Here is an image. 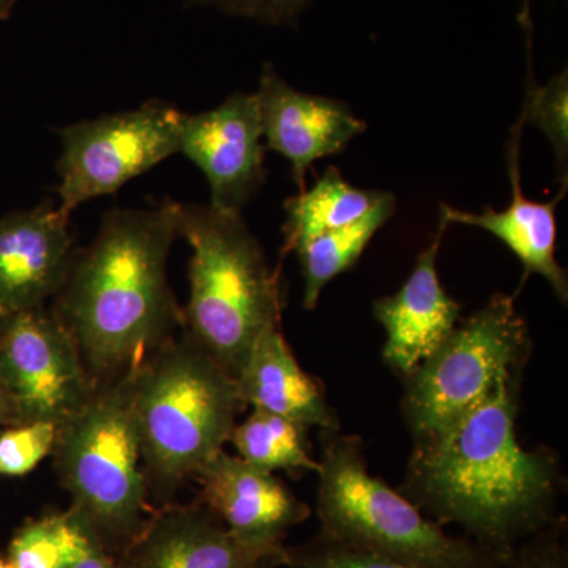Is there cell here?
Returning <instances> with one entry per match:
<instances>
[{
    "label": "cell",
    "instance_id": "cell-20",
    "mask_svg": "<svg viewBox=\"0 0 568 568\" xmlns=\"http://www.w3.org/2000/svg\"><path fill=\"white\" fill-rule=\"evenodd\" d=\"M237 457L257 469L293 476L317 473V458L308 439V429L287 418L253 409L252 416L234 426L230 437Z\"/></svg>",
    "mask_w": 568,
    "mask_h": 568
},
{
    "label": "cell",
    "instance_id": "cell-6",
    "mask_svg": "<svg viewBox=\"0 0 568 568\" xmlns=\"http://www.w3.org/2000/svg\"><path fill=\"white\" fill-rule=\"evenodd\" d=\"M316 514L324 536L407 568H495L504 555L425 517L368 473L361 437L321 432Z\"/></svg>",
    "mask_w": 568,
    "mask_h": 568
},
{
    "label": "cell",
    "instance_id": "cell-2",
    "mask_svg": "<svg viewBox=\"0 0 568 568\" xmlns=\"http://www.w3.org/2000/svg\"><path fill=\"white\" fill-rule=\"evenodd\" d=\"M179 205L108 212L92 244L71 257L51 308L97 383L140 365L183 328L168 278Z\"/></svg>",
    "mask_w": 568,
    "mask_h": 568
},
{
    "label": "cell",
    "instance_id": "cell-15",
    "mask_svg": "<svg viewBox=\"0 0 568 568\" xmlns=\"http://www.w3.org/2000/svg\"><path fill=\"white\" fill-rule=\"evenodd\" d=\"M447 227L439 220V230L418 256L406 283L394 295L373 304V316L387 336L384 362L402 377L435 353L462 321V306L446 293L437 274V254Z\"/></svg>",
    "mask_w": 568,
    "mask_h": 568
},
{
    "label": "cell",
    "instance_id": "cell-13",
    "mask_svg": "<svg viewBox=\"0 0 568 568\" xmlns=\"http://www.w3.org/2000/svg\"><path fill=\"white\" fill-rule=\"evenodd\" d=\"M194 480L203 500L235 537L257 547L284 545L290 529L302 525L312 508L267 470L222 450Z\"/></svg>",
    "mask_w": 568,
    "mask_h": 568
},
{
    "label": "cell",
    "instance_id": "cell-11",
    "mask_svg": "<svg viewBox=\"0 0 568 568\" xmlns=\"http://www.w3.org/2000/svg\"><path fill=\"white\" fill-rule=\"evenodd\" d=\"M256 99L265 144L291 163L301 192L313 163L342 153L368 126L345 102L295 91L271 63L261 71Z\"/></svg>",
    "mask_w": 568,
    "mask_h": 568
},
{
    "label": "cell",
    "instance_id": "cell-18",
    "mask_svg": "<svg viewBox=\"0 0 568 568\" xmlns=\"http://www.w3.org/2000/svg\"><path fill=\"white\" fill-rule=\"evenodd\" d=\"M388 194L351 185L338 168H327L312 189L302 190L284 203V250L293 252L294 246L316 235L358 222Z\"/></svg>",
    "mask_w": 568,
    "mask_h": 568
},
{
    "label": "cell",
    "instance_id": "cell-5",
    "mask_svg": "<svg viewBox=\"0 0 568 568\" xmlns=\"http://www.w3.org/2000/svg\"><path fill=\"white\" fill-rule=\"evenodd\" d=\"M51 455L71 514L121 558L156 508L142 467L132 368L97 384L80 413L59 428Z\"/></svg>",
    "mask_w": 568,
    "mask_h": 568
},
{
    "label": "cell",
    "instance_id": "cell-10",
    "mask_svg": "<svg viewBox=\"0 0 568 568\" xmlns=\"http://www.w3.org/2000/svg\"><path fill=\"white\" fill-rule=\"evenodd\" d=\"M263 123L256 93H234L200 114L183 112L179 152L211 186V207L239 213L265 181Z\"/></svg>",
    "mask_w": 568,
    "mask_h": 568
},
{
    "label": "cell",
    "instance_id": "cell-26",
    "mask_svg": "<svg viewBox=\"0 0 568 568\" xmlns=\"http://www.w3.org/2000/svg\"><path fill=\"white\" fill-rule=\"evenodd\" d=\"M192 6L213 7L271 26H294L308 9L310 0H189Z\"/></svg>",
    "mask_w": 568,
    "mask_h": 568
},
{
    "label": "cell",
    "instance_id": "cell-19",
    "mask_svg": "<svg viewBox=\"0 0 568 568\" xmlns=\"http://www.w3.org/2000/svg\"><path fill=\"white\" fill-rule=\"evenodd\" d=\"M396 197L388 194L368 215L349 226L316 235L294 246L304 275V306L315 310L332 280L353 268L377 231L395 215Z\"/></svg>",
    "mask_w": 568,
    "mask_h": 568
},
{
    "label": "cell",
    "instance_id": "cell-9",
    "mask_svg": "<svg viewBox=\"0 0 568 568\" xmlns=\"http://www.w3.org/2000/svg\"><path fill=\"white\" fill-rule=\"evenodd\" d=\"M0 381L21 424L50 422L58 428L80 413L99 384L73 335L47 305L3 321Z\"/></svg>",
    "mask_w": 568,
    "mask_h": 568
},
{
    "label": "cell",
    "instance_id": "cell-27",
    "mask_svg": "<svg viewBox=\"0 0 568 568\" xmlns=\"http://www.w3.org/2000/svg\"><path fill=\"white\" fill-rule=\"evenodd\" d=\"M84 526V525H82ZM67 568H122L119 559L110 555L103 545L93 537L91 530L84 526V537L77 556L71 559Z\"/></svg>",
    "mask_w": 568,
    "mask_h": 568
},
{
    "label": "cell",
    "instance_id": "cell-14",
    "mask_svg": "<svg viewBox=\"0 0 568 568\" xmlns=\"http://www.w3.org/2000/svg\"><path fill=\"white\" fill-rule=\"evenodd\" d=\"M284 547L245 544L197 499L156 507L119 564L122 568H250Z\"/></svg>",
    "mask_w": 568,
    "mask_h": 568
},
{
    "label": "cell",
    "instance_id": "cell-24",
    "mask_svg": "<svg viewBox=\"0 0 568 568\" xmlns=\"http://www.w3.org/2000/svg\"><path fill=\"white\" fill-rule=\"evenodd\" d=\"M287 568H407L339 544L323 532L305 544L286 547Z\"/></svg>",
    "mask_w": 568,
    "mask_h": 568
},
{
    "label": "cell",
    "instance_id": "cell-8",
    "mask_svg": "<svg viewBox=\"0 0 568 568\" xmlns=\"http://www.w3.org/2000/svg\"><path fill=\"white\" fill-rule=\"evenodd\" d=\"M183 112L152 102L59 130L58 207L69 216L93 197L119 192L126 182L179 152Z\"/></svg>",
    "mask_w": 568,
    "mask_h": 568
},
{
    "label": "cell",
    "instance_id": "cell-29",
    "mask_svg": "<svg viewBox=\"0 0 568 568\" xmlns=\"http://www.w3.org/2000/svg\"><path fill=\"white\" fill-rule=\"evenodd\" d=\"M284 566H286V547L282 551L274 552V555L265 556L264 559L250 568H278Z\"/></svg>",
    "mask_w": 568,
    "mask_h": 568
},
{
    "label": "cell",
    "instance_id": "cell-7",
    "mask_svg": "<svg viewBox=\"0 0 568 568\" xmlns=\"http://www.w3.org/2000/svg\"><path fill=\"white\" fill-rule=\"evenodd\" d=\"M532 343L515 298L495 294L405 381L402 413L414 444L450 428L508 377L525 375Z\"/></svg>",
    "mask_w": 568,
    "mask_h": 568
},
{
    "label": "cell",
    "instance_id": "cell-23",
    "mask_svg": "<svg viewBox=\"0 0 568 568\" xmlns=\"http://www.w3.org/2000/svg\"><path fill=\"white\" fill-rule=\"evenodd\" d=\"M3 428L0 433V476H26L54 450L59 428L50 422H28Z\"/></svg>",
    "mask_w": 568,
    "mask_h": 568
},
{
    "label": "cell",
    "instance_id": "cell-4",
    "mask_svg": "<svg viewBox=\"0 0 568 568\" xmlns=\"http://www.w3.org/2000/svg\"><path fill=\"white\" fill-rule=\"evenodd\" d=\"M179 237L192 248L183 331L237 379L261 335L282 327L278 275L239 213L181 204Z\"/></svg>",
    "mask_w": 568,
    "mask_h": 568
},
{
    "label": "cell",
    "instance_id": "cell-25",
    "mask_svg": "<svg viewBox=\"0 0 568 568\" xmlns=\"http://www.w3.org/2000/svg\"><path fill=\"white\" fill-rule=\"evenodd\" d=\"M495 568H568L566 517L504 555Z\"/></svg>",
    "mask_w": 568,
    "mask_h": 568
},
{
    "label": "cell",
    "instance_id": "cell-21",
    "mask_svg": "<svg viewBox=\"0 0 568 568\" xmlns=\"http://www.w3.org/2000/svg\"><path fill=\"white\" fill-rule=\"evenodd\" d=\"M84 526L70 510L28 518L14 530L7 558L11 568H67L77 556Z\"/></svg>",
    "mask_w": 568,
    "mask_h": 568
},
{
    "label": "cell",
    "instance_id": "cell-30",
    "mask_svg": "<svg viewBox=\"0 0 568 568\" xmlns=\"http://www.w3.org/2000/svg\"><path fill=\"white\" fill-rule=\"evenodd\" d=\"M18 0H0V22L7 20L17 6Z\"/></svg>",
    "mask_w": 568,
    "mask_h": 568
},
{
    "label": "cell",
    "instance_id": "cell-3",
    "mask_svg": "<svg viewBox=\"0 0 568 568\" xmlns=\"http://www.w3.org/2000/svg\"><path fill=\"white\" fill-rule=\"evenodd\" d=\"M132 394L149 495L168 506L224 450L246 406L237 379L183 328L133 366Z\"/></svg>",
    "mask_w": 568,
    "mask_h": 568
},
{
    "label": "cell",
    "instance_id": "cell-28",
    "mask_svg": "<svg viewBox=\"0 0 568 568\" xmlns=\"http://www.w3.org/2000/svg\"><path fill=\"white\" fill-rule=\"evenodd\" d=\"M21 418L18 414L17 406H14L13 399L3 387L2 381H0V426L20 425Z\"/></svg>",
    "mask_w": 568,
    "mask_h": 568
},
{
    "label": "cell",
    "instance_id": "cell-12",
    "mask_svg": "<svg viewBox=\"0 0 568 568\" xmlns=\"http://www.w3.org/2000/svg\"><path fill=\"white\" fill-rule=\"evenodd\" d=\"M73 239L69 216L58 204L0 219V317L40 308L61 290Z\"/></svg>",
    "mask_w": 568,
    "mask_h": 568
},
{
    "label": "cell",
    "instance_id": "cell-31",
    "mask_svg": "<svg viewBox=\"0 0 568 568\" xmlns=\"http://www.w3.org/2000/svg\"><path fill=\"white\" fill-rule=\"evenodd\" d=\"M0 568H11V564L9 558H7V552H3L0 549Z\"/></svg>",
    "mask_w": 568,
    "mask_h": 568
},
{
    "label": "cell",
    "instance_id": "cell-32",
    "mask_svg": "<svg viewBox=\"0 0 568 568\" xmlns=\"http://www.w3.org/2000/svg\"><path fill=\"white\" fill-rule=\"evenodd\" d=\"M3 321H6V317H0V335H2Z\"/></svg>",
    "mask_w": 568,
    "mask_h": 568
},
{
    "label": "cell",
    "instance_id": "cell-22",
    "mask_svg": "<svg viewBox=\"0 0 568 568\" xmlns=\"http://www.w3.org/2000/svg\"><path fill=\"white\" fill-rule=\"evenodd\" d=\"M523 121L540 130L551 142L559 170L567 175L568 159V77L564 70L547 85L528 92Z\"/></svg>",
    "mask_w": 568,
    "mask_h": 568
},
{
    "label": "cell",
    "instance_id": "cell-16",
    "mask_svg": "<svg viewBox=\"0 0 568 568\" xmlns=\"http://www.w3.org/2000/svg\"><path fill=\"white\" fill-rule=\"evenodd\" d=\"M514 130V140L508 148V175H510L511 194L510 204L504 211L485 207L478 213L458 211L448 204H440L439 220L447 224L457 223L478 227L495 235L523 264L521 284L530 275L537 274L547 280L552 293L558 295L564 305L568 301V278L566 268L560 267L556 260V207L562 200L560 192L551 203H537L528 200L521 192L519 182V138H521V123Z\"/></svg>",
    "mask_w": 568,
    "mask_h": 568
},
{
    "label": "cell",
    "instance_id": "cell-17",
    "mask_svg": "<svg viewBox=\"0 0 568 568\" xmlns=\"http://www.w3.org/2000/svg\"><path fill=\"white\" fill-rule=\"evenodd\" d=\"M237 384L245 406L287 418L306 429H339L338 416L327 402L323 384L302 369L282 327L268 328L261 335Z\"/></svg>",
    "mask_w": 568,
    "mask_h": 568
},
{
    "label": "cell",
    "instance_id": "cell-1",
    "mask_svg": "<svg viewBox=\"0 0 568 568\" xmlns=\"http://www.w3.org/2000/svg\"><path fill=\"white\" fill-rule=\"evenodd\" d=\"M523 376L508 377L450 428L414 444L402 495L439 525L507 555L562 514V463L517 436Z\"/></svg>",
    "mask_w": 568,
    "mask_h": 568
}]
</instances>
